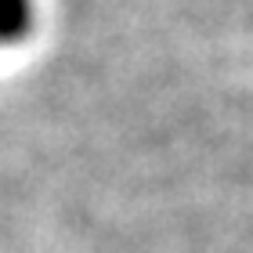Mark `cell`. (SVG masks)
<instances>
[{"label": "cell", "mask_w": 253, "mask_h": 253, "mask_svg": "<svg viewBox=\"0 0 253 253\" xmlns=\"http://www.w3.org/2000/svg\"><path fill=\"white\" fill-rule=\"evenodd\" d=\"M29 0H0V43L18 40L29 29Z\"/></svg>", "instance_id": "1"}]
</instances>
